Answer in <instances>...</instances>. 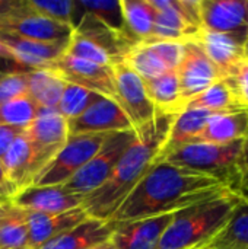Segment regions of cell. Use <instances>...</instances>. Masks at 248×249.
Returning <instances> with one entry per match:
<instances>
[{
  "mask_svg": "<svg viewBox=\"0 0 248 249\" xmlns=\"http://www.w3.org/2000/svg\"><path fill=\"white\" fill-rule=\"evenodd\" d=\"M51 69H54L67 83L82 86L104 98L115 101V79L113 67L99 66L64 54L53 63Z\"/></svg>",
  "mask_w": 248,
  "mask_h": 249,
  "instance_id": "10",
  "label": "cell"
},
{
  "mask_svg": "<svg viewBox=\"0 0 248 249\" xmlns=\"http://www.w3.org/2000/svg\"><path fill=\"white\" fill-rule=\"evenodd\" d=\"M0 32L37 41H61L72 36L73 28L29 10L23 0L22 7L0 18Z\"/></svg>",
  "mask_w": 248,
  "mask_h": 249,
  "instance_id": "11",
  "label": "cell"
},
{
  "mask_svg": "<svg viewBox=\"0 0 248 249\" xmlns=\"http://www.w3.org/2000/svg\"><path fill=\"white\" fill-rule=\"evenodd\" d=\"M113 235V225L88 217L72 231L48 241L37 249H88L108 242Z\"/></svg>",
  "mask_w": 248,
  "mask_h": 249,
  "instance_id": "22",
  "label": "cell"
},
{
  "mask_svg": "<svg viewBox=\"0 0 248 249\" xmlns=\"http://www.w3.org/2000/svg\"><path fill=\"white\" fill-rule=\"evenodd\" d=\"M113 70L115 79V102L121 107L133 130L137 133L153 121L156 109L146 93L143 80L124 60L114 64Z\"/></svg>",
  "mask_w": 248,
  "mask_h": 249,
  "instance_id": "7",
  "label": "cell"
},
{
  "mask_svg": "<svg viewBox=\"0 0 248 249\" xmlns=\"http://www.w3.org/2000/svg\"><path fill=\"white\" fill-rule=\"evenodd\" d=\"M104 96L91 92L82 86L67 83L56 109L60 115H63L69 121L82 115L88 108H91L95 102H98Z\"/></svg>",
  "mask_w": 248,
  "mask_h": 249,
  "instance_id": "32",
  "label": "cell"
},
{
  "mask_svg": "<svg viewBox=\"0 0 248 249\" xmlns=\"http://www.w3.org/2000/svg\"><path fill=\"white\" fill-rule=\"evenodd\" d=\"M156 10L153 32L149 41H189L197 36L200 29L191 26L181 15L177 0H149Z\"/></svg>",
  "mask_w": 248,
  "mask_h": 249,
  "instance_id": "18",
  "label": "cell"
},
{
  "mask_svg": "<svg viewBox=\"0 0 248 249\" xmlns=\"http://www.w3.org/2000/svg\"><path fill=\"white\" fill-rule=\"evenodd\" d=\"M26 74L0 73V105L28 95Z\"/></svg>",
  "mask_w": 248,
  "mask_h": 249,
  "instance_id": "36",
  "label": "cell"
},
{
  "mask_svg": "<svg viewBox=\"0 0 248 249\" xmlns=\"http://www.w3.org/2000/svg\"><path fill=\"white\" fill-rule=\"evenodd\" d=\"M25 131V128H19V127H9V125H0V160L4 156V153L7 152L9 146L12 144V142Z\"/></svg>",
  "mask_w": 248,
  "mask_h": 249,
  "instance_id": "40",
  "label": "cell"
},
{
  "mask_svg": "<svg viewBox=\"0 0 248 249\" xmlns=\"http://www.w3.org/2000/svg\"><path fill=\"white\" fill-rule=\"evenodd\" d=\"M39 172L61 150L69 139V123L57 109L39 108L34 121L25 128Z\"/></svg>",
  "mask_w": 248,
  "mask_h": 249,
  "instance_id": "8",
  "label": "cell"
},
{
  "mask_svg": "<svg viewBox=\"0 0 248 249\" xmlns=\"http://www.w3.org/2000/svg\"><path fill=\"white\" fill-rule=\"evenodd\" d=\"M244 60L248 63V39L246 42V47H244Z\"/></svg>",
  "mask_w": 248,
  "mask_h": 249,
  "instance_id": "46",
  "label": "cell"
},
{
  "mask_svg": "<svg viewBox=\"0 0 248 249\" xmlns=\"http://www.w3.org/2000/svg\"><path fill=\"white\" fill-rule=\"evenodd\" d=\"M244 155L246 139L227 144L190 143L174 150L164 160L171 165L208 175L224 184L231 191L240 194Z\"/></svg>",
  "mask_w": 248,
  "mask_h": 249,
  "instance_id": "4",
  "label": "cell"
},
{
  "mask_svg": "<svg viewBox=\"0 0 248 249\" xmlns=\"http://www.w3.org/2000/svg\"><path fill=\"white\" fill-rule=\"evenodd\" d=\"M108 136L110 134L69 136L66 144L38 174L32 185H64L96 155Z\"/></svg>",
  "mask_w": 248,
  "mask_h": 249,
  "instance_id": "6",
  "label": "cell"
},
{
  "mask_svg": "<svg viewBox=\"0 0 248 249\" xmlns=\"http://www.w3.org/2000/svg\"><path fill=\"white\" fill-rule=\"evenodd\" d=\"M225 191L231 190L208 175L162 160L149 169L108 222L121 223L174 214Z\"/></svg>",
  "mask_w": 248,
  "mask_h": 249,
  "instance_id": "1",
  "label": "cell"
},
{
  "mask_svg": "<svg viewBox=\"0 0 248 249\" xmlns=\"http://www.w3.org/2000/svg\"><path fill=\"white\" fill-rule=\"evenodd\" d=\"M177 115L156 112L153 121L137 131V139L124 152L110 178L83 198L88 217L108 222L129 194L156 163Z\"/></svg>",
  "mask_w": 248,
  "mask_h": 249,
  "instance_id": "2",
  "label": "cell"
},
{
  "mask_svg": "<svg viewBox=\"0 0 248 249\" xmlns=\"http://www.w3.org/2000/svg\"><path fill=\"white\" fill-rule=\"evenodd\" d=\"M77 1L80 7L83 9L85 15L99 22L101 25L113 31L114 34L129 38V35L126 34V28H124L121 0H77Z\"/></svg>",
  "mask_w": 248,
  "mask_h": 249,
  "instance_id": "28",
  "label": "cell"
},
{
  "mask_svg": "<svg viewBox=\"0 0 248 249\" xmlns=\"http://www.w3.org/2000/svg\"><path fill=\"white\" fill-rule=\"evenodd\" d=\"M10 206H12V204H0V222H1V220H3V217L7 214V212H9Z\"/></svg>",
  "mask_w": 248,
  "mask_h": 249,
  "instance_id": "45",
  "label": "cell"
},
{
  "mask_svg": "<svg viewBox=\"0 0 248 249\" xmlns=\"http://www.w3.org/2000/svg\"><path fill=\"white\" fill-rule=\"evenodd\" d=\"M69 136L76 134H111L133 130V125L121 107L108 98H102L82 115L69 120Z\"/></svg>",
  "mask_w": 248,
  "mask_h": 249,
  "instance_id": "13",
  "label": "cell"
},
{
  "mask_svg": "<svg viewBox=\"0 0 248 249\" xmlns=\"http://www.w3.org/2000/svg\"><path fill=\"white\" fill-rule=\"evenodd\" d=\"M88 249H117V248L111 244V241H108V242H104V244H101V245H96V247H92V248H88Z\"/></svg>",
  "mask_w": 248,
  "mask_h": 249,
  "instance_id": "44",
  "label": "cell"
},
{
  "mask_svg": "<svg viewBox=\"0 0 248 249\" xmlns=\"http://www.w3.org/2000/svg\"><path fill=\"white\" fill-rule=\"evenodd\" d=\"M83 198L72 194L63 185H31L20 190L12 204L26 213H61L82 207Z\"/></svg>",
  "mask_w": 248,
  "mask_h": 249,
  "instance_id": "15",
  "label": "cell"
},
{
  "mask_svg": "<svg viewBox=\"0 0 248 249\" xmlns=\"http://www.w3.org/2000/svg\"><path fill=\"white\" fill-rule=\"evenodd\" d=\"M177 6L186 20L197 28L202 29V18H200V0H177Z\"/></svg>",
  "mask_w": 248,
  "mask_h": 249,
  "instance_id": "38",
  "label": "cell"
},
{
  "mask_svg": "<svg viewBox=\"0 0 248 249\" xmlns=\"http://www.w3.org/2000/svg\"><path fill=\"white\" fill-rule=\"evenodd\" d=\"M202 29L248 39V0H200Z\"/></svg>",
  "mask_w": 248,
  "mask_h": 249,
  "instance_id": "12",
  "label": "cell"
},
{
  "mask_svg": "<svg viewBox=\"0 0 248 249\" xmlns=\"http://www.w3.org/2000/svg\"><path fill=\"white\" fill-rule=\"evenodd\" d=\"M240 194L247 196L248 194V137L246 139V155H244V169H243V179L240 187Z\"/></svg>",
  "mask_w": 248,
  "mask_h": 249,
  "instance_id": "42",
  "label": "cell"
},
{
  "mask_svg": "<svg viewBox=\"0 0 248 249\" xmlns=\"http://www.w3.org/2000/svg\"><path fill=\"white\" fill-rule=\"evenodd\" d=\"M124 28L129 38L134 42L149 41L153 32L156 10L149 0H121Z\"/></svg>",
  "mask_w": 248,
  "mask_h": 249,
  "instance_id": "25",
  "label": "cell"
},
{
  "mask_svg": "<svg viewBox=\"0 0 248 249\" xmlns=\"http://www.w3.org/2000/svg\"><path fill=\"white\" fill-rule=\"evenodd\" d=\"M215 114L216 112H212L208 109H194V108H186L184 111H181L175 117V120L171 125L168 139L162 147V152H161L156 163L164 160L174 150H177L186 144L194 143L197 136L206 127L208 121Z\"/></svg>",
  "mask_w": 248,
  "mask_h": 249,
  "instance_id": "21",
  "label": "cell"
},
{
  "mask_svg": "<svg viewBox=\"0 0 248 249\" xmlns=\"http://www.w3.org/2000/svg\"><path fill=\"white\" fill-rule=\"evenodd\" d=\"M66 54L76 57V58H80V60H86V61L99 64V66L113 67L114 64L118 63L105 50H102L99 45H96L94 41L88 39L86 36H83L75 31L70 36V42H69Z\"/></svg>",
  "mask_w": 248,
  "mask_h": 249,
  "instance_id": "34",
  "label": "cell"
},
{
  "mask_svg": "<svg viewBox=\"0 0 248 249\" xmlns=\"http://www.w3.org/2000/svg\"><path fill=\"white\" fill-rule=\"evenodd\" d=\"M23 6V0H0V18Z\"/></svg>",
  "mask_w": 248,
  "mask_h": 249,
  "instance_id": "41",
  "label": "cell"
},
{
  "mask_svg": "<svg viewBox=\"0 0 248 249\" xmlns=\"http://www.w3.org/2000/svg\"><path fill=\"white\" fill-rule=\"evenodd\" d=\"M26 213V212H25ZM88 219L83 207L61 213H26L29 229V247L37 249L48 241L72 231Z\"/></svg>",
  "mask_w": 248,
  "mask_h": 249,
  "instance_id": "16",
  "label": "cell"
},
{
  "mask_svg": "<svg viewBox=\"0 0 248 249\" xmlns=\"http://www.w3.org/2000/svg\"><path fill=\"white\" fill-rule=\"evenodd\" d=\"M136 139L134 130L110 134L96 155L63 187L72 194L85 198L110 178L118 160Z\"/></svg>",
  "mask_w": 248,
  "mask_h": 249,
  "instance_id": "5",
  "label": "cell"
},
{
  "mask_svg": "<svg viewBox=\"0 0 248 249\" xmlns=\"http://www.w3.org/2000/svg\"><path fill=\"white\" fill-rule=\"evenodd\" d=\"M39 107L26 95L0 105V125L26 128L37 117Z\"/></svg>",
  "mask_w": 248,
  "mask_h": 249,
  "instance_id": "33",
  "label": "cell"
},
{
  "mask_svg": "<svg viewBox=\"0 0 248 249\" xmlns=\"http://www.w3.org/2000/svg\"><path fill=\"white\" fill-rule=\"evenodd\" d=\"M0 60H12V61H16L15 53L4 42H1V41H0Z\"/></svg>",
  "mask_w": 248,
  "mask_h": 249,
  "instance_id": "43",
  "label": "cell"
},
{
  "mask_svg": "<svg viewBox=\"0 0 248 249\" xmlns=\"http://www.w3.org/2000/svg\"><path fill=\"white\" fill-rule=\"evenodd\" d=\"M175 71L184 107L189 101L222 79L219 70L194 38L184 41V55Z\"/></svg>",
  "mask_w": 248,
  "mask_h": 249,
  "instance_id": "9",
  "label": "cell"
},
{
  "mask_svg": "<svg viewBox=\"0 0 248 249\" xmlns=\"http://www.w3.org/2000/svg\"><path fill=\"white\" fill-rule=\"evenodd\" d=\"M194 39L200 44L222 77L244 60V47L247 42L246 39L206 29H200Z\"/></svg>",
  "mask_w": 248,
  "mask_h": 249,
  "instance_id": "17",
  "label": "cell"
},
{
  "mask_svg": "<svg viewBox=\"0 0 248 249\" xmlns=\"http://www.w3.org/2000/svg\"><path fill=\"white\" fill-rule=\"evenodd\" d=\"M0 163L9 181L19 191L31 187L39 174L32 147L23 133L12 142Z\"/></svg>",
  "mask_w": 248,
  "mask_h": 249,
  "instance_id": "19",
  "label": "cell"
},
{
  "mask_svg": "<svg viewBox=\"0 0 248 249\" xmlns=\"http://www.w3.org/2000/svg\"><path fill=\"white\" fill-rule=\"evenodd\" d=\"M186 108H194V109H208L212 112H228V111H238L241 109L234 98V93L228 83L221 79L212 86H209L206 90L199 93L196 98L189 101L184 107ZM183 109V111H184Z\"/></svg>",
  "mask_w": 248,
  "mask_h": 249,
  "instance_id": "29",
  "label": "cell"
},
{
  "mask_svg": "<svg viewBox=\"0 0 248 249\" xmlns=\"http://www.w3.org/2000/svg\"><path fill=\"white\" fill-rule=\"evenodd\" d=\"M243 196L225 191L174 213L158 249H205L227 226Z\"/></svg>",
  "mask_w": 248,
  "mask_h": 249,
  "instance_id": "3",
  "label": "cell"
},
{
  "mask_svg": "<svg viewBox=\"0 0 248 249\" xmlns=\"http://www.w3.org/2000/svg\"><path fill=\"white\" fill-rule=\"evenodd\" d=\"M172 216L174 214H165L121 223L110 222L113 225L110 241L117 249H158Z\"/></svg>",
  "mask_w": 248,
  "mask_h": 249,
  "instance_id": "14",
  "label": "cell"
},
{
  "mask_svg": "<svg viewBox=\"0 0 248 249\" xmlns=\"http://www.w3.org/2000/svg\"><path fill=\"white\" fill-rule=\"evenodd\" d=\"M243 198H244V200H246V201L248 203V194H247V196H243Z\"/></svg>",
  "mask_w": 248,
  "mask_h": 249,
  "instance_id": "47",
  "label": "cell"
},
{
  "mask_svg": "<svg viewBox=\"0 0 248 249\" xmlns=\"http://www.w3.org/2000/svg\"><path fill=\"white\" fill-rule=\"evenodd\" d=\"M231 88L234 98L241 109L248 111V63L243 60L227 76L222 77Z\"/></svg>",
  "mask_w": 248,
  "mask_h": 249,
  "instance_id": "35",
  "label": "cell"
},
{
  "mask_svg": "<svg viewBox=\"0 0 248 249\" xmlns=\"http://www.w3.org/2000/svg\"><path fill=\"white\" fill-rule=\"evenodd\" d=\"M229 249H241V248H229Z\"/></svg>",
  "mask_w": 248,
  "mask_h": 249,
  "instance_id": "48",
  "label": "cell"
},
{
  "mask_svg": "<svg viewBox=\"0 0 248 249\" xmlns=\"http://www.w3.org/2000/svg\"><path fill=\"white\" fill-rule=\"evenodd\" d=\"M19 190L9 181L0 163V204H12Z\"/></svg>",
  "mask_w": 248,
  "mask_h": 249,
  "instance_id": "39",
  "label": "cell"
},
{
  "mask_svg": "<svg viewBox=\"0 0 248 249\" xmlns=\"http://www.w3.org/2000/svg\"><path fill=\"white\" fill-rule=\"evenodd\" d=\"M146 93L153 104L156 112L178 115L184 109L177 71H168L159 77L143 80Z\"/></svg>",
  "mask_w": 248,
  "mask_h": 249,
  "instance_id": "23",
  "label": "cell"
},
{
  "mask_svg": "<svg viewBox=\"0 0 248 249\" xmlns=\"http://www.w3.org/2000/svg\"><path fill=\"white\" fill-rule=\"evenodd\" d=\"M124 61L140 76L142 80H151L171 71L148 42H139L133 45L126 54Z\"/></svg>",
  "mask_w": 248,
  "mask_h": 249,
  "instance_id": "31",
  "label": "cell"
},
{
  "mask_svg": "<svg viewBox=\"0 0 248 249\" xmlns=\"http://www.w3.org/2000/svg\"><path fill=\"white\" fill-rule=\"evenodd\" d=\"M248 137V111L216 112L197 136L194 143L227 144Z\"/></svg>",
  "mask_w": 248,
  "mask_h": 249,
  "instance_id": "20",
  "label": "cell"
},
{
  "mask_svg": "<svg viewBox=\"0 0 248 249\" xmlns=\"http://www.w3.org/2000/svg\"><path fill=\"white\" fill-rule=\"evenodd\" d=\"M248 249V203L243 198L227 226L205 249Z\"/></svg>",
  "mask_w": 248,
  "mask_h": 249,
  "instance_id": "26",
  "label": "cell"
},
{
  "mask_svg": "<svg viewBox=\"0 0 248 249\" xmlns=\"http://www.w3.org/2000/svg\"><path fill=\"white\" fill-rule=\"evenodd\" d=\"M25 3L29 10L51 20L69 25L73 28V31L79 26L85 16V12L77 0H25Z\"/></svg>",
  "mask_w": 248,
  "mask_h": 249,
  "instance_id": "27",
  "label": "cell"
},
{
  "mask_svg": "<svg viewBox=\"0 0 248 249\" xmlns=\"http://www.w3.org/2000/svg\"><path fill=\"white\" fill-rule=\"evenodd\" d=\"M28 96L39 107L56 109L67 82L54 69H38L26 74Z\"/></svg>",
  "mask_w": 248,
  "mask_h": 249,
  "instance_id": "24",
  "label": "cell"
},
{
  "mask_svg": "<svg viewBox=\"0 0 248 249\" xmlns=\"http://www.w3.org/2000/svg\"><path fill=\"white\" fill-rule=\"evenodd\" d=\"M0 249H31L26 213L13 204L0 222Z\"/></svg>",
  "mask_w": 248,
  "mask_h": 249,
  "instance_id": "30",
  "label": "cell"
},
{
  "mask_svg": "<svg viewBox=\"0 0 248 249\" xmlns=\"http://www.w3.org/2000/svg\"><path fill=\"white\" fill-rule=\"evenodd\" d=\"M164 61L168 70H177L184 55V42L180 41H145Z\"/></svg>",
  "mask_w": 248,
  "mask_h": 249,
  "instance_id": "37",
  "label": "cell"
}]
</instances>
